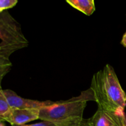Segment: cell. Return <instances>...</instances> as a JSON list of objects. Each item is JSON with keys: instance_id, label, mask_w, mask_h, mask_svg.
Returning a JSON list of instances; mask_svg holds the SVG:
<instances>
[{"instance_id": "6da1fadb", "label": "cell", "mask_w": 126, "mask_h": 126, "mask_svg": "<svg viewBox=\"0 0 126 126\" xmlns=\"http://www.w3.org/2000/svg\"><path fill=\"white\" fill-rule=\"evenodd\" d=\"M98 108L108 111H124L126 94L114 68L110 64L94 74L91 87Z\"/></svg>"}, {"instance_id": "7a4b0ae2", "label": "cell", "mask_w": 126, "mask_h": 126, "mask_svg": "<svg viewBox=\"0 0 126 126\" xmlns=\"http://www.w3.org/2000/svg\"><path fill=\"white\" fill-rule=\"evenodd\" d=\"M95 101L91 89L83 91L78 97L55 102L50 107L40 110L39 119L50 121L59 126H73L83 119L88 101Z\"/></svg>"}, {"instance_id": "3957f363", "label": "cell", "mask_w": 126, "mask_h": 126, "mask_svg": "<svg viewBox=\"0 0 126 126\" xmlns=\"http://www.w3.org/2000/svg\"><path fill=\"white\" fill-rule=\"evenodd\" d=\"M0 39L1 52L9 59L14 52L27 47L29 44L20 23L8 11L0 13Z\"/></svg>"}, {"instance_id": "277c9868", "label": "cell", "mask_w": 126, "mask_h": 126, "mask_svg": "<svg viewBox=\"0 0 126 126\" xmlns=\"http://www.w3.org/2000/svg\"><path fill=\"white\" fill-rule=\"evenodd\" d=\"M89 119L91 126H126L124 111L112 112L98 108Z\"/></svg>"}, {"instance_id": "5b68a950", "label": "cell", "mask_w": 126, "mask_h": 126, "mask_svg": "<svg viewBox=\"0 0 126 126\" xmlns=\"http://www.w3.org/2000/svg\"><path fill=\"white\" fill-rule=\"evenodd\" d=\"M3 93L11 108L41 110L55 103V102L50 100L39 101L23 98L10 89L3 90Z\"/></svg>"}, {"instance_id": "8992f818", "label": "cell", "mask_w": 126, "mask_h": 126, "mask_svg": "<svg viewBox=\"0 0 126 126\" xmlns=\"http://www.w3.org/2000/svg\"><path fill=\"white\" fill-rule=\"evenodd\" d=\"M39 109L11 108L5 121L12 125H23L39 119Z\"/></svg>"}, {"instance_id": "52a82bcc", "label": "cell", "mask_w": 126, "mask_h": 126, "mask_svg": "<svg viewBox=\"0 0 126 126\" xmlns=\"http://www.w3.org/2000/svg\"><path fill=\"white\" fill-rule=\"evenodd\" d=\"M66 2L87 16H91L95 10L94 0H67Z\"/></svg>"}, {"instance_id": "ba28073f", "label": "cell", "mask_w": 126, "mask_h": 126, "mask_svg": "<svg viewBox=\"0 0 126 126\" xmlns=\"http://www.w3.org/2000/svg\"><path fill=\"white\" fill-rule=\"evenodd\" d=\"M11 108L10 107L3 93V90L0 89V122H4Z\"/></svg>"}, {"instance_id": "9c48e42d", "label": "cell", "mask_w": 126, "mask_h": 126, "mask_svg": "<svg viewBox=\"0 0 126 126\" xmlns=\"http://www.w3.org/2000/svg\"><path fill=\"white\" fill-rule=\"evenodd\" d=\"M12 64L9 59L2 54L0 49V76L4 78L12 68Z\"/></svg>"}, {"instance_id": "30bf717a", "label": "cell", "mask_w": 126, "mask_h": 126, "mask_svg": "<svg viewBox=\"0 0 126 126\" xmlns=\"http://www.w3.org/2000/svg\"><path fill=\"white\" fill-rule=\"evenodd\" d=\"M17 2V0H0V13L14 7Z\"/></svg>"}, {"instance_id": "8fae6325", "label": "cell", "mask_w": 126, "mask_h": 126, "mask_svg": "<svg viewBox=\"0 0 126 126\" xmlns=\"http://www.w3.org/2000/svg\"><path fill=\"white\" fill-rule=\"evenodd\" d=\"M12 126H59L54 123L46 121H43L41 123L33 124H23V125H12Z\"/></svg>"}, {"instance_id": "7c38bea8", "label": "cell", "mask_w": 126, "mask_h": 126, "mask_svg": "<svg viewBox=\"0 0 126 126\" xmlns=\"http://www.w3.org/2000/svg\"><path fill=\"white\" fill-rule=\"evenodd\" d=\"M73 126H91L89 119H86L83 118L81 121L78 123L77 124H75Z\"/></svg>"}, {"instance_id": "4fadbf2b", "label": "cell", "mask_w": 126, "mask_h": 126, "mask_svg": "<svg viewBox=\"0 0 126 126\" xmlns=\"http://www.w3.org/2000/svg\"><path fill=\"white\" fill-rule=\"evenodd\" d=\"M121 43V44L123 46L126 47V32L124 33V35H123Z\"/></svg>"}, {"instance_id": "5bb4252c", "label": "cell", "mask_w": 126, "mask_h": 126, "mask_svg": "<svg viewBox=\"0 0 126 126\" xmlns=\"http://www.w3.org/2000/svg\"><path fill=\"white\" fill-rule=\"evenodd\" d=\"M2 79H3V78L0 76V89H1V82H2Z\"/></svg>"}, {"instance_id": "9a60e30c", "label": "cell", "mask_w": 126, "mask_h": 126, "mask_svg": "<svg viewBox=\"0 0 126 126\" xmlns=\"http://www.w3.org/2000/svg\"><path fill=\"white\" fill-rule=\"evenodd\" d=\"M0 126H6L4 122H0Z\"/></svg>"}, {"instance_id": "2e32d148", "label": "cell", "mask_w": 126, "mask_h": 126, "mask_svg": "<svg viewBox=\"0 0 126 126\" xmlns=\"http://www.w3.org/2000/svg\"></svg>"}]
</instances>
